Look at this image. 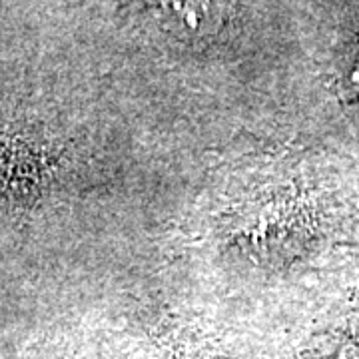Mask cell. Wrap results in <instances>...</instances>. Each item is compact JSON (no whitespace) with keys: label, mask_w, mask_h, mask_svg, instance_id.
I'll use <instances>...</instances> for the list:
<instances>
[{"label":"cell","mask_w":359,"mask_h":359,"mask_svg":"<svg viewBox=\"0 0 359 359\" xmlns=\"http://www.w3.org/2000/svg\"><path fill=\"white\" fill-rule=\"evenodd\" d=\"M164 2L172 11H176L186 22H190L194 26L205 11L210 0H164Z\"/></svg>","instance_id":"cell-1"}]
</instances>
